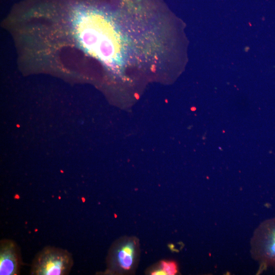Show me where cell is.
I'll use <instances>...</instances> for the list:
<instances>
[{"instance_id":"obj_1","label":"cell","mask_w":275,"mask_h":275,"mask_svg":"<svg viewBox=\"0 0 275 275\" xmlns=\"http://www.w3.org/2000/svg\"><path fill=\"white\" fill-rule=\"evenodd\" d=\"M251 254L259 264L258 273L275 268V217L263 221L251 240Z\"/></svg>"},{"instance_id":"obj_3","label":"cell","mask_w":275,"mask_h":275,"mask_svg":"<svg viewBox=\"0 0 275 275\" xmlns=\"http://www.w3.org/2000/svg\"><path fill=\"white\" fill-rule=\"evenodd\" d=\"M17 244L12 240L4 239L0 241V274L17 275L22 264Z\"/></svg>"},{"instance_id":"obj_2","label":"cell","mask_w":275,"mask_h":275,"mask_svg":"<svg viewBox=\"0 0 275 275\" xmlns=\"http://www.w3.org/2000/svg\"><path fill=\"white\" fill-rule=\"evenodd\" d=\"M73 257L67 250L47 246L35 256L31 268L32 275H66L73 266Z\"/></svg>"},{"instance_id":"obj_5","label":"cell","mask_w":275,"mask_h":275,"mask_svg":"<svg viewBox=\"0 0 275 275\" xmlns=\"http://www.w3.org/2000/svg\"><path fill=\"white\" fill-rule=\"evenodd\" d=\"M178 271L176 264L173 261L162 262L160 266L157 269L154 271L152 274L153 275H173Z\"/></svg>"},{"instance_id":"obj_4","label":"cell","mask_w":275,"mask_h":275,"mask_svg":"<svg viewBox=\"0 0 275 275\" xmlns=\"http://www.w3.org/2000/svg\"><path fill=\"white\" fill-rule=\"evenodd\" d=\"M135 246L133 242H128L122 245L117 251V261L121 268L129 269L134 260Z\"/></svg>"}]
</instances>
